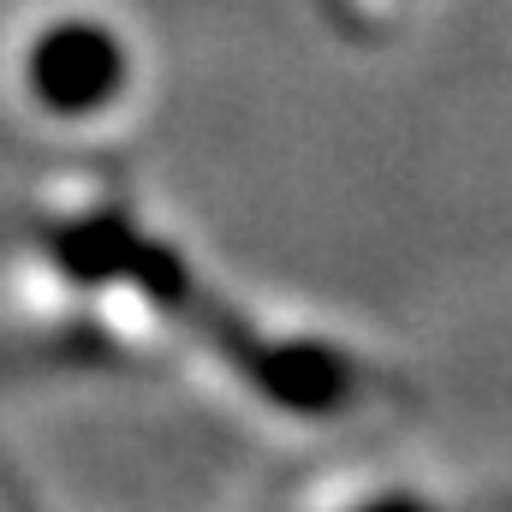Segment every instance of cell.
Wrapping results in <instances>:
<instances>
[{
  "mask_svg": "<svg viewBox=\"0 0 512 512\" xmlns=\"http://www.w3.org/2000/svg\"><path fill=\"white\" fill-rule=\"evenodd\" d=\"M203 334L215 340V352H221L268 405H280V411H292V417H334V411L352 405L358 370H352L328 340H262V334H251L239 316H227V310H215V304L203 310Z\"/></svg>",
  "mask_w": 512,
  "mask_h": 512,
  "instance_id": "obj_1",
  "label": "cell"
},
{
  "mask_svg": "<svg viewBox=\"0 0 512 512\" xmlns=\"http://www.w3.org/2000/svg\"><path fill=\"white\" fill-rule=\"evenodd\" d=\"M30 90L42 108H54L66 120L108 108L126 90V42L90 18L48 24L30 42Z\"/></svg>",
  "mask_w": 512,
  "mask_h": 512,
  "instance_id": "obj_2",
  "label": "cell"
},
{
  "mask_svg": "<svg viewBox=\"0 0 512 512\" xmlns=\"http://www.w3.org/2000/svg\"><path fill=\"white\" fill-rule=\"evenodd\" d=\"M137 227H131L120 209H96V215H78L66 227L48 233V256L66 280L78 286H108V280H126L131 251H137Z\"/></svg>",
  "mask_w": 512,
  "mask_h": 512,
  "instance_id": "obj_3",
  "label": "cell"
},
{
  "mask_svg": "<svg viewBox=\"0 0 512 512\" xmlns=\"http://www.w3.org/2000/svg\"><path fill=\"white\" fill-rule=\"evenodd\" d=\"M126 280L155 304V310H191L197 304V286H191V268H185V256L173 251V245H155V239H137V251H131V268Z\"/></svg>",
  "mask_w": 512,
  "mask_h": 512,
  "instance_id": "obj_4",
  "label": "cell"
},
{
  "mask_svg": "<svg viewBox=\"0 0 512 512\" xmlns=\"http://www.w3.org/2000/svg\"><path fill=\"white\" fill-rule=\"evenodd\" d=\"M358 512H435V507H423L417 495H382V501H364Z\"/></svg>",
  "mask_w": 512,
  "mask_h": 512,
  "instance_id": "obj_5",
  "label": "cell"
}]
</instances>
